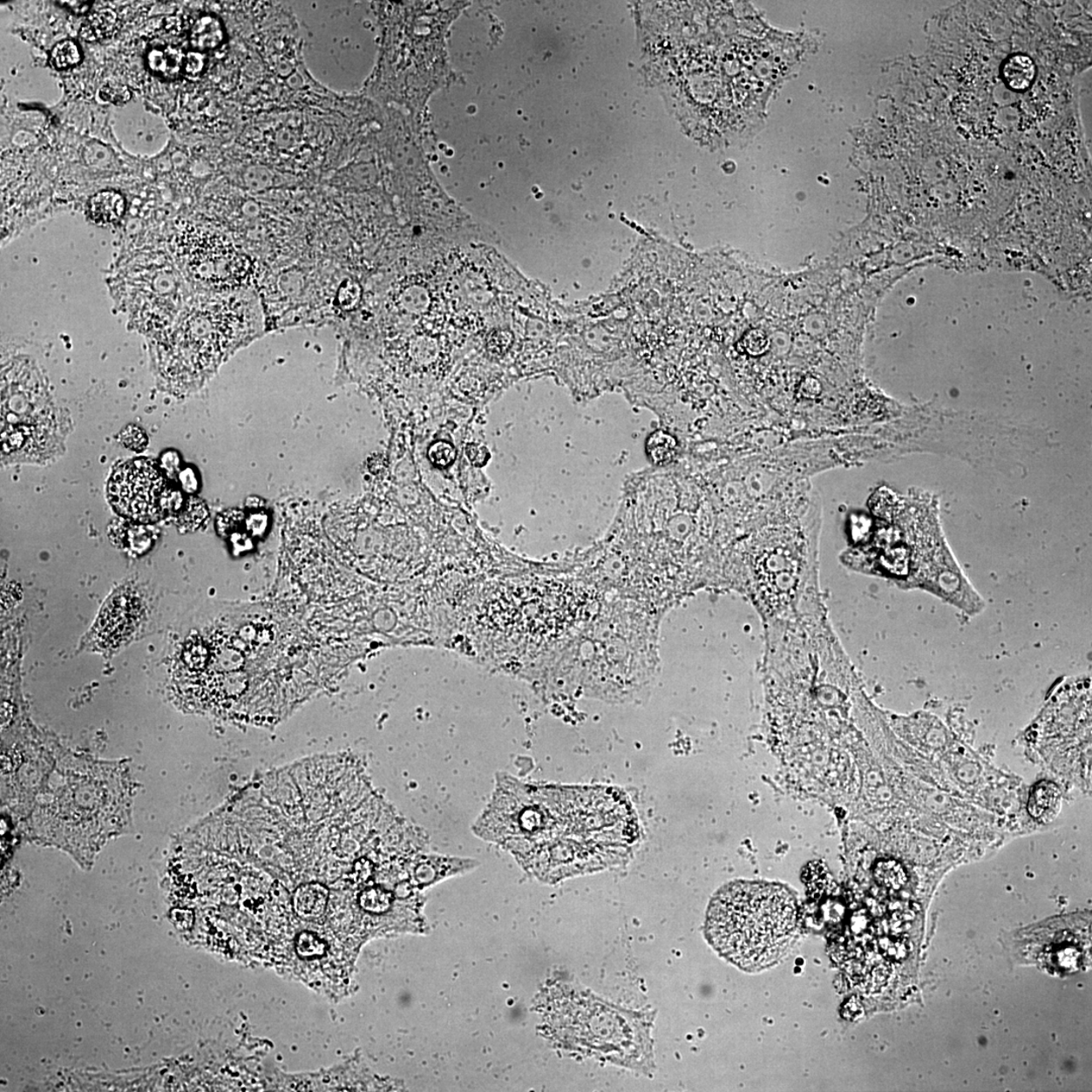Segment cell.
Wrapping results in <instances>:
<instances>
[{
	"instance_id": "e0dca14e",
	"label": "cell",
	"mask_w": 1092,
	"mask_h": 1092,
	"mask_svg": "<svg viewBox=\"0 0 1092 1092\" xmlns=\"http://www.w3.org/2000/svg\"><path fill=\"white\" fill-rule=\"evenodd\" d=\"M429 459L434 465L438 468H446L450 466L457 458L456 448L445 441H437L433 444L428 451Z\"/></svg>"
},
{
	"instance_id": "30bf717a",
	"label": "cell",
	"mask_w": 1092,
	"mask_h": 1092,
	"mask_svg": "<svg viewBox=\"0 0 1092 1092\" xmlns=\"http://www.w3.org/2000/svg\"><path fill=\"white\" fill-rule=\"evenodd\" d=\"M1002 77L1012 90L1026 91L1032 85L1036 77V66L1030 57L1016 54L1009 57L1003 64Z\"/></svg>"
},
{
	"instance_id": "7a4b0ae2",
	"label": "cell",
	"mask_w": 1092,
	"mask_h": 1092,
	"mask_svg": "<svg viewBox=\"0 0 1092 1092\" xmlns=\"http://www.w3.org/2000/svg\"><path fill=\"white\" fill-rule=\"evenodd\" d=\"M798 906L784 886L736 881L713 896L705 937L719 955L747 972L779 963L797 940Z\"/></svg>"
},
{
	"instance_id": "8fae6325",
	"label": "cell",
	"mask_w": 1092,
	"mask_h": 1092,
	"mask_svg": "<svg viewBox=\"0 0 1092 1092\" xmlns=\"http://www.w3.org/2000/svg\"><path fill=\"white\" fill-rule=\"evenodd\" d=\"M183 64L185 61H183L182 53L173 47L154 48L147 54L148 68L158 78L164 79L178 78Z\"/></svg>"
},
{
	"instance_id": "3957f363",
	"label": "cell",
	"mask_w": 1092,
	"mask_h": 1092,
	"mask_svg": "<svg viewBox=\"0 0 1092 1092\" xmlns=\"http://www.w3.org/2000/svg\"><path fill=\"white\" fill-rule=\"evenodd\" d=\"M180 255L187 273L207 288L225 289L240 285L248 275V260L223 237L203 231L180 240Z\"/></svg>"
},
{
	"instance_id": "52a82bcc",
	"label": "cell",
	"mask_w": 1092,
	"mask_h": 1092,
	"mask_svg": "<svg viewBox=\"0 0 1092 1092\" xmlns=\"http://www.w3.org/2000/svg\"><path fill=\"white\" fill-rule=\"evenodd\" d=\"M330 898L331 889L326 883L319 880L302 882L294 890L293 910L301 919H319L329 906Z\"/></svg>"
},
{
	"instance_id": "8992f818",
	"label": "cell",
	"mask_w": 1092,
	"mask_h": 1092,
	"mask_svg": "<svg viewBox=\"0 0 1092 1092\" xmlns=\"http://www.w3.org/2000/svg\"><path fill=\"white\" fill-rule=\"evenodd\" d=\"M142 617V605L134 596L121 594L105 605L94 627V639L105 648H115L134 633Z\"/></svg>"
},
{
	"instance_id": "6da1fadb",
	"label": "cell",
	"mask_w": 1092,
	"mask_h": 1092,
	"mask_svg": "<svg viewBox=\"0 0 1092 1092\" xmlns=\"http://www.w3.org/2000/svg\"><path fill=\"white\" fill-rule=\"evenodd\" d=\"M497 783L473 830L541 880L616 866L639 841L636 814L618 789L528 785L503 775Z\"/></svg>"
},
{
	"instance_id": "9a60e30c",
	"label": "cell",
	"mask_w": 1092,
	"mask_h": 1092,
	"mask_svg": "<svg viewBox=\"0 0 1092 1092\" xmlns=\"http://www.w3.org/2000/svg\"><path fill=\"white\" fill-rule=\"evenodd\" d=\"M50 58L55 68L64 71V69L78 65L82 60V55L77 43L72 40H64L55 45Z\"/></svg>"
},
{
	"instance_id": "ffe728a7",
	"label": "cell",
	"mask_w": 1092,
	"mask_h": 1092,
	"mask_svg": "<svg viewBox=\"0 0 1092 1092\" xmlns=\"http://www.w3.org/2000/svg\"><path fill=\"white\" fill-rule=\"evenodd\" d=\"M881 876L885 883H888V885H892V886L904 885L905 880L904 871H902L899 867H896L895 865L892 864L885 865V869L881 871Z\"/></svg>"
},
{
	"instance_id": "4fadbf2b",
	"label": "cell",
	"mask_w": 1092,
	"mask_h": 1092,
	"mask_svg": "<svg viewBox=\"0 0 1092 1092\" xmlns=\"http://www.w3.org/2000/svg\"><path fill=\"white\" fill-rule=\"evenodd\" d=\"M223 40V30L217 18L204 17L194 24L191 33V43L194 49L208 50L216 48Z\"/></svg>"
},
{
	"instance_id": "7c38bea8",
	"label": "cell",
	"mask_w": 1092,
	"mask_h": 1092,
	"mask_svg": "<svg viewBox=\"0 0 1092 1092\" xmlns=\"http://www.w3.org/2000/svg\"><path fill=\"white\" fill-rule=\"evenodd\" d=\"M118 24L117 12L106 8L100 10L87 17L82 24L79 35L85 41L98 42L111 37Z\"/></svg>"
},
{
	"instance_id": "7402d4cb",
	"label": "cell",
	"mask_w": 1092,
	"mask_h": 1092,
	"mask_svg": "<svg viewBox=\"0 0 1092 1092\" xmlns=\"http://www.w3.org/2000/svg\"><path fill=\"white\" fill-rule=\"evenodd\" d=\"M60 3L77 15L85 14L92 6V3L88 2H61Z\"/></svg>"
},
{
	"instance_id": "277c9868",
	"label": "cell",
	"mask_w": 1092,
	"mask_h": 1092,
	"mask_svg": "<svg viewBox=\"0 0 1092 1092\" xmlns=\"http://www.w3.org/2000/svg\"><path fill=\"white\" fill-rule=\"evenodd\" d=\"M166 482L153 460L139 458L112 473L109 497L117 512L139 521L158 519L166 499Z\"/></svg>"
},
{
	"instance_id": "ac0fdd59",
	"label": "cell",
	"mask_w": 1092,
	"mask_h": 1092,
	"mask_svg": "<svg viewBox=\"0 0 1092 1092\" xmlns=\"http://www.w3.org/2000/svg\"><path fill=\"white\" fill-rule=\"evenodd\" d=\"M100 97L112 104L124 105L131 98V92L127 86L119 85H106L100 92Z\"/></svg>"
},
{
	"instance_id": "2e32d148",
	"label": "cell",
	"mask_w": 1092,
	"mask_h": 1092,
	"mask_svg": "<svg viewBox=\"0 0 1092 1092\" xmlns=\"http://www.w3.org/2000/svg\"><path fill=\"white\" fill-rule=\"evenodd\" d=\"M326 944L314 933L304 932L296 939L295 950L298 955L305 959L318 958L325 955Z\"/></svg>"
},
{
	"instance_id": "44dd1931",
	"label": "cell",
	"mask_w": 1092,
	"mask_h": 1092,
	"mask_svg": "<svg viewBox=\"0 0 1092 1092\" xmlns=\"http://www.w3.org/2000/svg\"><path fill=\"white\" fill-rule=\"evenodd\" d=\"M466 453H468V457L473 464L484 465L487 463V458L485 457H488V452L485 447L471 444L466 447Z\"/></svg>"
},
{
	"instance_id": "d6986e66",
	"label": "cell",
	"mask_w": 1092,
	"mask_h": 1092,
	"mask_svg": "<svg viewBox=\"0 0 1092 1092\" xmlns=\"http://www.w3.org/2000/svg\"><path fill=\"white\" fill-rule=\"evenodd\" d=\"M205 65V57L200 53H189L186 58L185 71L188 77H198L203 71Z\"/></svg>"
},
{
	"instance_id": "9c48e42d",
	"label": "cell",
	"mask_w": 1092,
	"mask_h": 1092,
	"mask_svg": "<svg viewBox=\"0 0 1092 1092\" xmlns=\"http://www.w3.org/2000/svg\"><path fill=\"white\" fill-rule=\"evenodd\" d=\"M125 201L123 195L115 191L99 192L88 204L91 218L98 225L117 223L124 216Z\"/></svg>"
},
{
	"instance_id": "ba28073f",
	"label": "cell",
	"mask_w": 1092,
	"mask_h": 1092,
	"mask_svg": "<svg viewBox=\"0 0 1092 1092\" xmlns=\"http://www.w3.org/2000/svg\"><path fill=\"white\" fill-rule=\"evenodd\" d=\"M1062 806V792L1051 781H1041L1034 786L1028 801L1030 816L1041 824H1049L1058 817Z\"/></svg>"
},
{
	"instance_id": "5b68a950",
	"label": "cell",
	"mask_w": 1092,
	"mask_h": 1092,
	"mask_svg": "<svg viewBox=\"0 0 1092 1092\" xmlns=\"http://www.w3.org/2000/svg\"><path fill=\"white\" fill-rule=\"evenodd\" d=\"M244 326L235 314L218 309L217 312H195L189 315L180 327L174 340L175 349L181 355L195 356L201 352H220L233 340L241 336Z\"/></svg>"
},
{
	"instance_id": "5bb4252c",
	"label": "cell",
	"mask_w": 1092,
	"mask_h": 1092,
	"mask_svg": "<svg viewBox=\"0 0 1092 1092\" xmlns=\"http://www.w3.org/2000/svg\"><path fill=\"white\" fill-rule=\"evenodd\" d=\"M647 451L652 462L658 465L671 462L676 451V441L670 434L658 431L650 435Z\"/></svg>"
}]
</instances>
